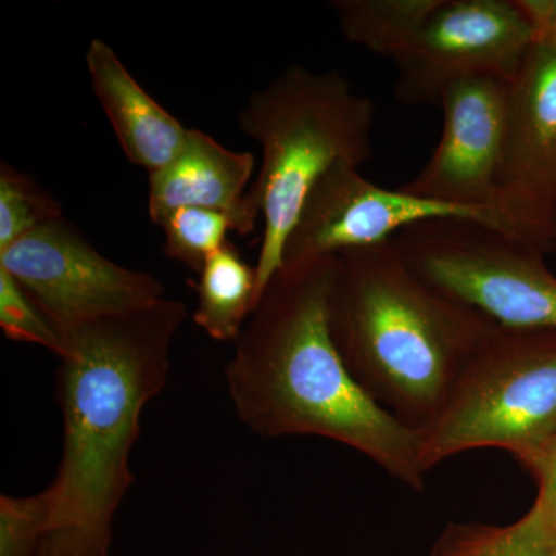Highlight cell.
<instances>
[{"label": "cell", "mask_w": 556, "mask_h": 556, "mask_svg": "<svg viewBox=\"0 0 556 556\" xmlns=\"http://www.w3.org/2000/svg\"><path fill=\"white\" fill-rule=\"evenodd\" d=\"M0 328L14 342L30 343L60 358L64 340L9 270L0 268Z\"/></svg>", "instance_id": "d6986e66"}, {"label": "cell", "mask_w": 556, "mask_h": 556, "mask_svg": "<svg viewBox=\"0 0 556 556\" xmlns=\"http://www.w3.org/2000/svg\"><path fill=\"white\" fill-rule=\"evenodd\" d=\"M556 445V329L496 327L422 434L424 473L477 448H501L532 473Z\"/></svg>", "instance_id": "5b68a950"}, {"label": "cell", "mask_w": 556, "mask_h": 556, "mask_svg": "<svg viewBox=\"0 0 556 556\" xmlns=\"http://www.w3.org/2000/svg\"><path fill=\"white\" fill-rule=\"evenodd\" d=\"M62 217L61 203L49 190L7 161L0 163V252Z\"/></svg>", "instance_id": "e0dca14e"}, {"label": "cell", "mask_w": 556, "mask_h": 556, "mask_svg": "<svg viewBox=\"0 0 556 556\" xmlns=\"http://www.w3.org/2000/svg\"><path fill=\"white\" fill-rule=\"evenodd\" d=\"M434 219H463L540 252H556V217L514 207H467L380 188L353 164L338 163L311 189L283 248V263L308 262L393 239Z\"/></svg>", "instance_id": "8992f818"}, {"label": "cell", "mask_w": 556, "mask_h": 556, "mask_svg": "<svg viewBox=\"0 0 556 556\" xmlns=\"http://www.w3.org/2000/svg\"><path fill=\"white\" fill-rule=\"evenodd\" d=\"M375 102L338 72L285 68L254 91L237 121L262 149V166L248 197L263 218L257 300L281 268L283 248L306 197L334 164L361 167L372 156Z\"/></svg>", "instance_id": "277c9868"}, {"label": "cell", "mask_w": 556, "mask_h": 556, "mask_svg": "<svg viewBox=\"0 0 556 556\" xmlns=\"http://www.w3.org/2000/svg\"><path fill=\"white\" fill-rule=\"evenodd\" d=\"M47 518L46 490L31 496H0V556H38Z\"/></svg>", "instance_id": "ffe728a7"}, {"label": "cell", "mask_w": 556, "mask_h": 556, "mask_svg": "<svg viewBox=\"0 0 556 556\" xmlns=\"http://www.w3.org/2000/svg\"><path fill=\"white\" fill-rule=\"evenodd\" d=\"M434 0H336L340 31L350 42L393 60Z\"/></svg>", "instance_id": "9a60e30c"}, {"label": "cell", "mask_w": 556, "mask_h": 556, "mask_svg": "<svg viewBox=\"0 0 556 556\" xmlns=\"http://www.w3.org/2000/svg\"><path fill=\"white\" fill-rule=\"evenodd\" d=\"M533 43L518 0H434L391 60L397 100L439 104L445 87L464 78L510 83Z\"/></svg>", "instance_id": "9c48e42d"}, {"label": "cell", "mask_w": 556, "mask_h": 556, "mask_svg": "<svg viewBox=\"0 0 556 556\" xmlns=\"http://www.w3.org/2000/svg\"><path fill=\"white\" fill-rule=\"evenodd\" d=\"M424 556H556V541L514 525L452 522Z\"/></svg>", "instance_id": "2e32d148"}, {"label": "cell", "mask_w": 556, "mask_h": 556, "mask_svg": "<svg viewBox=\"0 0 556 556\" xmlns=\"http://www.w3.org/2000/svg\"><path fill=\"white\" fill-rule=\"evenodd\" d=\"M186 306L100 318L62 336L56 396L64 448L49 489L38 556H110L113 519L135 481L130 453L142 409L166 387Z\"/></svg>", "instance_id": "7a4b0ae2"}, {"label": "cell", "mask_w": 556, "mask_h": 556, "mask_svg": "<svg viewBox=\"0 0 556 556\" xmlns=\"http://www.w3.org/2000/svg\"><path fill=\"white\" fill-rule=\"evenodd\" d=\"M91 87L127 160L149 175L177 156L189 129L139 86L115 50L93 39L86 54Z\"/></svg>", "instance_id": "4fadbf2b"}, {"label": "cell", "mask_w": 556, "mask_h": 556, "mask_svg": "<svg viewBox=\"0 0 556 556\" xmlns=\"http://www.w3.org/2000/svg\"><path fill=\"white\" fill-rule=\"evenodd\" d=\"M0 268L16 278L61 336L166 299L159 278L112 262L65 217L0 252Z\"/></svg>", "instance_id": "ba28073f"}, {"label": "cell", "mask_w": 556, "mask_h": 556, "mask_svg": "<svg viewBox=\"0 0 556 556\" xmlns=\"http://www.w3.org/2000/svg\"><path fill=\"white\" fill-rule=\"evenodd\" d=\"M199 306L193 321L217 342L239 339L257 303V273L232 244L215 252L193 281Z\"/></svg>", "instance_id": "5bb4252c"}, {"label": "cell", "mask_w": 556, "mask_h": 556, "mask_svg": "<svg viewBox=\"0 0 556 556\" xmlns=\"http://www.w3.org/2000/svg\"><path fill=\"white\" fill-rule=\"evenodd\" d=\"M254 169L251 152H233L211 135L189 129L177 156L150 174V219L161 226L178 208H212L228 214L236 232L248 236L262 217L248 197Z\"/></svg>", "instance_id": "8fae6325"}, {"label": "cell", "mask_w": 556, "mask_h": 556, "mask_svg": "<svg viewBox=\"0 0 556 556\" xmlns=\"http://www.w3.org/2000/svg\"><path fill=\"white\" fill-rule=\"evenodd\" d=\"M506 186L556 211V47L533 43L510 80Z\"/></svg>", "instance_id": "7c38bea8"}, {"label": "cell", "mask_w": 556, "mask_h": 556, "mask_svg": "<svg viewBox=\"0 0 556 556\" xmlns=\"http://www.w3.org/2000/svg\"><path fill=\"white\" fill-rule=\"evenodd\" d=\"M338 255L281 265L260 292L225 367L241 422L265 438L339 442L420 492L422 434L402 426L362 390L331 334Z\"/></svg>", "instance_id": "6da1fadb"}, {"label": "cell", "mask_w": 556, "mask_h": 556, "mask_svg": "<svg viewBox=\"0 0 556 556\" xmlns=\"http://www.w3.org/2000/svg\"><path fill=\"white\" fill-rule=\"evenodd\" d=\"M530 475L536 484V497L521 521L540 535L556 541V445Z\"/></svg>", "instance_id": "44dd1931"}, {"label": "cell", "mask_w": 556, "mask_h": 556, "mask_svg": "<svg viewBox=\"0 0 556 556\" xmlns=\"http://www.w3.org/2000/svg\"><path fill=\"white\" fill-rule=\"evenodd\" d=\"M329 324L362 390L420 434L496 327L417 277L394 239L338 255Z\"/></svg>", "instance_id": "3957f363"}, {"label": "cell", "mask_w": 556, "mask_h": 556, "mask_svg": "<svg viewBox=\"0 0 556 556\" xmlns=\"http://www.w3.org/2000/svg\"><path fill=\"white\" fill-rule=\"evenodd\" d=\"M508 87L496 78L448 84L439 105L444 127L433 155L402 190L467 207H514L556 217L506 186Z\"/></svg>", "instance_id": "30bf717a"}, {"label": "cell", "mask_w": 556, "mask_h": 556, "mask_svg": "<svg viewBox=\"0 0 556 556\" xmlns=\"http://www.w3.org/2000/svg\"><path fill=\"white\" fill-rule=\"evenodd\" d=\"M417 277L497 327L556 329V277L544 255L463 219H434L393 237Z\"/></svg>", "instance_id": "52a82bcc"}, {"label": "cell", "mask_w": 556, "mask_h": 556, "mask_svg": "<svg viewBox=\"0 0 556 556\" xmlns=\"http://www.w3.org/2000/svg\"><path fill=\"white\" fill-rule=\"evenodd\" d=\"M535 43L556 47V0H518Z\"/></svg>", "instance_id": "7402d4cb"}, {"label": "cell", "mask_w": 556, "mask_h": 556, "mask_svg": "<svg viewBox=\"0 0 556 556\" xmlns=\"http://www.w3.org/2000/svg\"><path fill=\"white\" fill-rule=\"evenodd\" d=\"M164 254L200 274L208 258L228 244V233L236 223L225 212L182 207L161 225Z\"/></svg>", "instance_id": "ac0fdd59"}]
</instances>
